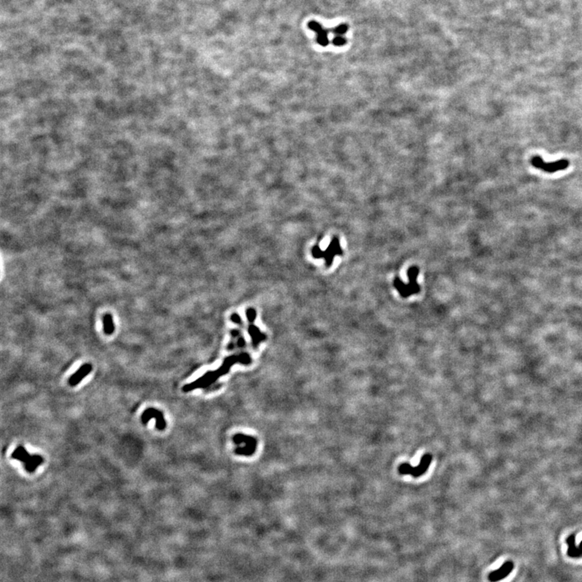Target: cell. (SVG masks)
I'll use <instances>...</instances> for the list:
<instances>
[{
	"label": "cell",
	"mask_w": 582,
	"mask_h": 582,
	"mask_svg": "<svg viewBox=\"0 0 582 582\" xmlns=\"http://www.w3.org/2000/svg\"><path fill=\"white\" fill-rule=\"evenodd\" d=\"M231 319L232 321L235 322V323H237V324H240V326H243L242 320H241L240 317L237 314H234V315H231Z\"/></svg>",
	"instance_id": "18"
},
{
	"label": "cell",
	"mask_w": 582,
	"mask_h": 582,
	"mask_svg": "<svg viewBox=\"0 0 582 582\" xmlns=\"http://www.w3.org/2000/svg\"><path fill=\"white\" fill-rule=\"evenodd\" d=\"M419 270L417 267H412L408 271V276L409 278V283H403L399 278H396L394 280V287L399 291L400 295L403 297H408L409 296L419 293L420 286L418 284V279Z\"/></svg>",
	"instance_id": "2"
},
{
	"label": "cell",
	"mask_w": 582,
	"mask_h": 582,
	"mask_svg": "<svg viewBox=\"0 0 582 582\" xmlns=\"http://www.w3.org/2000/svg\"><path fill=\"white\" fill-rule=\"evenodd\" d=\"M432 458L431 454H425L421 459L418 467H412V465L409 463H403L399 467V472L401 475H411L414 478L420 477L428 471Z\"/></svg>",
	"instance_id": "5"
},
{
	"label": "cell",
	"mask_w": 582,
	"mask_h": 582,
	"mask_svg": "<svg viewBox=\"0 0 582 582\" xmlns=\"http://www.w3.org/2000/svg\"><path fill=\"white\" fill-rule=\"evenodd\" d=\"M308 27L310 29L316 32V33H318L319 31H321L323 29V27H322L321 24L318 23V22L315 21V20L309 22Z\"/></svg>",
	"instance_id": "16"
},
{
	"label": "cell",
	"mask_w": 582,
	"mask_h": 582,
	"mask_svg": "<svg viewBox=\"0 0 582 582\" xmlns=\"http://www.w3.org/2000/svg\"><path fill=\"white\" fill-rule=\"evenodd\" d=\"M348 29H349V27H348L347 24H340V25L337 26L334 29H332V32L335 34H336V36H343V35L346 33Z\"/></svg>",
	"instance_id": "15"
},
{
	"label": "cell",
	"mask_w": 582,
	"mask_h": 582,
	"mask_svg": "<svg viewBox=\"0 0 582 582\" xmlns=\"http://www.w3.org/2000/svg\"><path fill=\"white\" fill-rule=\"evenodd\" d=\"M103 327L104 332H105L106 335H108V336H109V335H112V334L114 333L115 327H114V318H113V315H112L111 314H109V313H107V314H105V315H104Z\"/></svg>",
	"instance_id": "13"
},
{
	"label": "cell",
	"mask_w": 582,
	"mask_h": 582,
	"mask_svg": "<svg viewBox=\"0 0 582 582\" xmlns=\"http://www.w3.org/2000/svg\"><path fill=\"white\" fill-rule=\"evenodd\" d=\"M234 441L238 445L236 454L240 455H252L257 449V441L253 436L239 434L234 436Z\"/></svg>",
	"instance_id": "6"
},
{
	"label": "cell",
	"mask_w": 582,
	"mask_h": 582,
	"mask_svg": "<svg viewBox=\"0 0 582 582\" xmlns=\"http://www.w3.org/2000/svg\"><path fill=\"white\" fill-rule=\"evenodd\" d=\"M332 43L336 46H342L346 43V39L343 36H336L332 40Z\"/></svg>",
	"instance_id": "17"
},
{
	"label": "cell",
	"mask_w": 582,
	"mask_h": 582,
	"mask_svg": "<svg viewBox=\"0 0 582 582\" xmlns=\"http://www.w3.org/2000/svg\"><path fill=\"white\" fill-rule=\"evenodd\" d=\"M329 32V30L323 28L321 31H319L318 33H316L317 42L319 43V45H321V46H324L325 47V46H327L329 44V40H328V37H327V35H328Z\"/></svg>",
	"instance_id": "14"
},
{
	"label": "cell",
	"mask_w": 582,
	"mask_h": 582,
	"mask_svg": "<svg viewBox=\"0 0 582 582\" xmlns=\"http://www.w3.org/2000/svg\"><path fill=\"white\" fill-rule=\"evenodd\" d=\"M152 418L156 420L155 427H156L157 430L163 431L166 428L167 424H166L164 418H163V413H161L160 411H158L154 408H149V409H146L144 413L142 414L141 421L143 424L146 425Z\"/></svg>",
	"instance_id": "9"
},
{
	"label": "cell",
	"mask_w": 582,
	"mask_h": 582,
	"mask_svg": "<svg viewBox=\"0 0 582 582\" xmlns=\"http://www.w3.org/2000/svg\"><path fill=\"white\" fill-rule=\"evenodd\" d=\"M246 315L248 317V320L249 321V333L250 334L251 338H252V345L255 349H257L261 341L266 340L267 337H266V335L262 333L260 331L259 328L254 324L255 319L257 316L256 310L253 308L247 309Z\"/></svg>",
	"instance_id": "7"
},
{
	"label": "cell",
	"mask_w": 582,
	"mask_h": 582,
	"mask_svg": "<svg viewBox=\"0 0 582 582\" xmlns=\"http://www.w3.org/2000/svg\"><path fill=\"white\" fill-rule=\"evenodd\" d=\"M568 545L567 554L571 558H581L582 557V541L581 542L579 547H576V538L575 535H570L566 540Z\"/></svg>",
	"instance_id": "12"
},
{
	"label": "cell",
	"mask_w": 582,
	"mask_h": 582,
	"mask_svg": "<svg viewBox=\"0 0 582 582\" xmlns=\"http://www.w3.org/2000/svg\"><path fill=\"white\" fill-rule=\"evenodd\" d=\"M343 254V251L340 248V240L338 237L332 239V242L330 243L329 246L324 252L319 249L318 245L312 249V256L315 258H324L327 267L332 266L334 257L336 256H340Z\"/></svg>",
	"instance_id": "4"
},
{
	"label": "cell",
	"mask_w": 582,
	"mask_h": 582,
	"mask_svg": "<svg viewBox=\"0 0 582 582\" xmlns=\"http://www.w3.org/2000/svg\"><path fill=\"white\" fill-rule=\"evenodd\" d=\"M531 163L534 167L540 168L546 172H550V173L566 169L570 165V162L567 159H560V160L554 161L552 163H546L545 161L543 160V158L539 156L534 157L531 159Z\"/></svg>",
	"instance_id": "8"
},
{
	"label": "cell",
	"mask_w": 582,
	"mask_h": 582,
	"mask_svg": "<svg viewBox=\"0 0 582 582\" xmlns=\"http://www.w3.org/2000/svg\"><path fill=\"white\" fill-rule=\"evenodd\" d=\"M11 458L15 460L23 462L24 469L28 473L34 472L36 469L40 465L42 464L43 462H44L42 456L37 455V454L30 455L22 445H19L17 447L15 448V450L11 454Z\"/></svg>",
	"instance_id": "3"
},
{
	"label": "cell",
	"mask_w": 582,
	"mask_h": 582,
	"mask_svg": "<svg viewBox=\"0 0 582 582\" xmlns=\"http://www.w3.org/2000/svg\"><path fill=\"white\" fill-rule=\"evenodd\" d=\"M514 565L513 561H506L504 565L498 570L492 571L488 575V580L490 582H497L503 580L509 576V574L514 570Z\"/></svg>",
	"instance_id": "10"
},
{
	"label": "cell",
	"mask_w": 582,
	"mask_h": 582,
	"mask_svg": "<svg viewBox=\"0 0 582 582\" xmlns=\"http://www.w3.org/2000/svg\"><path fill=\"white\" fill-rule=\"evenodd\" d=\"M251 362H252V358L248 353H242L231 356L229 358L225 359L220 368H218L215 371H209L196 381L187 384L183 388V391L184 392H191L193 390L197 389V388H206L216 381L217 379H219L221 376L228 373L231 366L235 364L241 363L244 364V365H249Z\"/></svg>",
	"instance_id": "1"
},
{
	"label": "cell",
	"mask_w": 582,
	"mask_h": 582,
	"mask_svg": "<svg viewBox=\"0 0 582 582\" xmlns=\"http://www.w3.org/2000/svg\"><path fill=\"white\" fill-rule=\"evenodd\" d=\"M92 366L91 364L86 363L80 366V368L69 378V385L71 387L78 385L89 373L92 372Z\"/></svg>",
	"instance_id": "11"
}]
</instances>
